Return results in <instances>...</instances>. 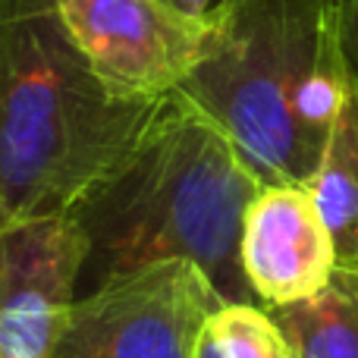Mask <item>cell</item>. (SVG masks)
<instances>
[{"label":"cell","mask_w":358,"mask_h":358,"mask_svg":"<svg viewBox=\"0 0 358 358\" xmlns=\"http://www.w3.org/2000/svg\"><path fill=\"white\" fill-rule=\"evenodd\" d=\"M261 182L227 136L179 94L73 210L85 236L82 286L189 261L227 302H258L239 261L242 220Z\"/></svg>","instance_id":"6da1fadb"},{"label":"cell","mask_w":358,"mask_h":358,"mask_svg":"<svg viewBox=\"0 0 358 358\" xmlns=\"http://www.w3.org/2000/svg\"><path fill=\"white\" fill-rule=\"evenodd\" d=\"M358 82L340 0H220L210 41L176 88L261 185H305Z\"/></svg>","instance_id":"7a4b0ae2"},{"label":"cell","mask_w":358,"mask_h":358,"mask_svg":"<svg viewBox=\"0 0 358 358\" xmlns=\"http://www.w3.org/2000/svg\"><path fill=\"white\" fill-rule=\"evenodd\" d=\"M161 101L113 92L54 0H0V198L10 217L69 214L129 155Z\"/></svg>","instance_id":"3957f363"},{"label":"cell","mask_w":358,"mask_h":358,"mask_svg":"<svg viewBox=\"0 0 358 358\" xmlns=\"http://www.w3.org/2000/svg\"><path fill=\"white\" fill-rule=\"evenodd\" d=\"M220 292L189 261L138 267L79 292L54 358H195Z\"/></svg>","instance_id":"277c9868"},{"label":"cell","mask_w":358,"mask_h":358,"mask_svg":"<svg viewBox=\"0 0 358 358\" xmlns=\"http://www.w3.org/2000/svg\"><path fill=\"white\" fill-rule=\"evenodd\" d=\"M94 73L123 98L161 101L195 69L210 41V16L173 0H54Z\"/></svg>","instance_id":"5b68a950"},{"label":"cell","mask_w":358,"mask_h":358,"mask_svg":"<svg viewBox=\"0 0 358 358\" xmlns=\"http://www.w3.org/2000/svg\"><path fill=\"white\" fill-rule=\"evenodd\" d=\"M85 255L69 214L13 217L0 229V358H54Z\"/></svg>","instance_id":"8992f818"},{"label":"cell","mask_w":358,"mask_h":358,"mask_svg":"<svg viewBox=\"0 0 358 358\" xmlns=\"http://www.w3.org/2000/svg\"><path fill=\"white\" fill-rule=\"evenodd\" d=\"M239 261L252 296L267 308L327 289L340 255L308 185H261L242 220Z\"/></svg>","instance_id":"52a82bcc"},{"label":"cell","mask_w":358,"mask_h":358,"mask_svg":"<svg viewBox=\"0 0 358 358\" xmlns=\"http://www.w3.org/2000/svg\"><path fill=\"white\" fill-rule=\"evenodd\" d=\"M308 192L336 242L340 264H358V82L349 92Z\"/></svg>","instance_id":"ba28073f"},{"label":"cell","mask_w":358,"mask_h":358,"mask_svg":"<svg viewBox=\"0 0 358 358\" xmlns=\"http://www.w3.org/2000/svg\"><path fill=\"white\" fill-rule=\"evenodd\" d=\"M271 311L292 358H358V264H340L324 292Z\"/></svg>","instance_id":"9c48e42d"},{"label":"cell","mask_w":358,"mask_h":358,"mask_svg":"<svg viewBox=\"0 0 358 358\" xmlns=\"http://www.w3.org/2000/svg\"><path fill=\"white\" fill-rule=\"evenodd\" d=\"M195 358H292V346L267 305L220 302L204 317Z\"/></svg>","instance_id":"30bf717a"},{"label":"cell","mask_w":358,"mask_h":358,"mask_svg":"<svg viewBox=\"0 0 358 358\" xmlns=\"http://www.w3.org/2000/svg\"><path fill=\"white\" fill-rule=\"evenodd\" d=\"M340 22H343V44H346V54L358 76V0H340Z\"/></svg>","instance_id":"8fae6325"},{"label":"cell","mask_w":358,"mask_h":358,"mask_svg":"<svg viewBox=\"0 0 358 358\" xmlns=\"http://www.w3.org/2000/svg\"><path fill=\"white\" fill-rule=\"evenodd\" d=\"M173 3H176L182 13H189V16H195V19H208L210 13L217 10V3H220V0H173Z\"/></svg>","instance_id":"7c38bea8"},{"label":"cell","mask_w":358,"mask_h":358,"mask_svg":"<svg viewBox=\"0 0 358 358\" xmlns=\"http://www.w3.org/2000/svg\"><path fill=\"white\" fill-rule=\"evenodd\" d=\"M13 217H10V210H6V204H3V198H0V229L6 227V223H10Z\"/></svg>","instance_id":"4fadbf2b"}]
</instances>
